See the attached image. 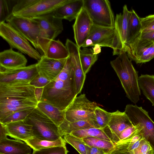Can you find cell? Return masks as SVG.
<instances>
[{"label":"cell","instance_id":"cell-21","mask_svg":"<svg viewBox=\"0 0 154 154\" xmlns=\"http://www.w3.org/2000/svg\"><path fill=\"white\" fill-rule=\"evenodd\" d=\"M83 0H71L55 10L52 13L55 17L69 21L75 19L83 7Z\"/></svg>","mask_w":154,"mask_h":154},{"label":"cell","instance_id":"cell-29","mask_svg":"<svg viewBox=\"0 0 154 154\" xmlns=\"http://www.w3.org/2000/svg\"><path fill=\"white\" fill-rule=\"evenodd\" d=\"M33 150L54 146L66 145L63 138L55 140H50L33 137L25 142Z\"/></svg>","mask_w":154,"mask_h":154},{"label":"cell","instance_id":"cell-16","mask_svg":"<svg viewBox=\"0 0 154 154\" xmlns=\"http://www.w3.org/2000/svg\"><path fill=\"white\" fill-rule=\"evenodd\" d=\"M65 46L69 52V57L74 66L75 87L78 95L83 88L86 75L83 72L81 64L79 55L80 48L68 39L66 40Z\"/></svg>","mask_w":154,"mask_h":154},{"label":"cell","instance_id":"cell-12","mask_svg":"<svg viewBox=\"0 0 154 154\" xmlns=\"http://www.w3.org/2000/svg\"><path fill=\"white\" fill-rule=\"evenodd\" d=\"M39 50L40 29L38 23L32 19L15 16L11 14L6 20Z\"/></svg>","mask_w":154,"mask_h":154},{"label":"cell","instance_id":"cell-31","mask_svg":"<svg viewBox=\"0 0 154 154\" xmlns=\"http://www.w3.org/2000/svg\"><path fill=\"white\" fill-rule=\"evenodd\" d=\"M70 134L79 138L87 137H94L113 142L102 129L89 128L76 131L72 132Z\"/></svg>","mask_w":154,"mask_h":154},{"label":"cell","instance_id":"cell-28","mask_svg":"<svg viewBox=\"0 0 154 154\" xmlns=\"http://www.w3.org/2000/svg\"><path fill=\"white\" fill-rule=\"evenodd\" d=\"M140 18L134 10L129 11L127 38L125 44L130 42L141 34Z\"/></svg>","mask_w":154,"mask_h":154},{"label":"cell","instance_id":"cell-14","mask_svg":"<svg viewBox=\"0 0 154 154\" xmlns=\"http://www.w3.org/2000/svg\"><path fill=\"white\" fill-rule=\"evenodd\" d=\"M71 0H38L31 6L14 15L32 19L52 13Z\"/></svg>","mask_w":154,"mask_h":154},{"label":"cell","instance_id":"cell-10","mask_svg":"<svg viewBox=\"0 0 154 154\" xmlns=\"http://www.w3.org/2000/svg\"><path fill=\"white\" fill-rule=\"evenodd\" d=\"M95 102L88 100L85 94L76 96L65 110V119L70 122L92 120L98 106Z\"/></svg>","mask_w":154,"mask_h":154},{"label":"cell","instance_id":"cell-26","mask_svg":"<svg viewBox=\"0 0 154 154\" xmlns=\"http://www.w3.org/2000/svg\"><path fill=\"white\" fill-rule=\"evenodd\" d=\"M138 81L143 94L154 106V75H141Z\"/></svg>","mask_w":154,"mask_h":154},{"label":"cell","instance_id":"cell-18","mask_svg":"<svg viewBox=\"0 0 154 154\" xmlns=\"http://www.w3.org/2000/svg\"><path fill=\"white\" fill-rule=\"evenodd\" d=\"M68 58L55 60L42 55L41 59L36 63L37 69L39 74L51 81H52L62 71Z\"/></svg>","mask_w":154,"mask_h":154},{"label":"cell","instance_id":"cell-17","mask_svg":"<svg viewBox=\"0 0 154 154\" xmlns=\"http://www.w3.org/2000/svg\"><path fill=\"white\" fill-rule=\"evenodd\" d=\"M93 25L88 13L83 7L73 26L76 44L79 48L88 38Z\"/></svg>","mask_w":154,"mask_h":154},{"label":"cell","instance_id":"cell-7","mask_svg":"<svg viewBox=\"0 0 154 154\" xmlns=\"http://www.w3.org/2000/svg\"><path fill=\"white\" fill-rule=\"evenodd\" d=\"M83 8L93 24L105 27H114L115 19L108 0H83Z\"/></svg>","mask_w":154,"mask_h":154},{"label":"cell","instance_id":"cell-3","mask_svg":"<svg viewBox=\"0 0 154 154\" xmlns=\"http://www.w3.org/2000/svg\"><path fill=\"white\" fill-rule=\"evenodd\" d=\"M110 64L120 80L126 97L134 103H137L141 94L138 72L124 50L110 62Z\"/></svg>","mask_w":154,"mask_h":154},{"label":"cell","instance_id":"cell-48","mask_svg":"<svg viewBox=\"0 0 154 154\" xmlns=\"http://www.w3.org/2000/svg\"><path fill=\"white\" fill-rule=\"evenodd\" d=\"M93 50L94 54L97 55L101 52V47L98 45H96L93 48Z\"/></svg>","mask_w":154,"mask_h":154},{"label":"cell","instance_id":"cell-33","mask_svg":"<svg viewBox=\"0 0 154 154\" xmlns=\"http://www.w3.org/2000/svg\"><path fill=\"white\" fill-rule=\"evenodd\" d=\"M111 112L97 106L94 112L93 121L95 128L103 129L107 126L110 119Z\"/></svg>","mask_w":154,"mask_h":154},{"label":"cell","instance_id":"cell-35","mask_svg":"<svg viewBox=\"0 0 154 154\" xmlns=\"http://www.w3.org/2000/svg\"><path fill=\"white\" fill-rule=\"evenodd\" d=\"M17 1L0 0V23L5 22L12 14Z\"/></svg>","mask_w":154,"mask_h":154},{"label":"cell","instance_id":"cell-32","mask_svg":"<svg viewBox=\"0 0 154 154\" xmlns=\"http://www.w3.org/2000/svg\"><path fill=\"white\" fill-rule=\"evenodd\" d=\"M80 139L87 145L98 148L108 152L112 150L116 144L113 142L94 137H87Z\"/></svg>","mask_w":154,"mask_h":154},{"label":"cell","instance_id":"cell-25","mask_svg":"<svg viewBox=\"0 0 154 154\" xmlns=\"http://www.w3.org/2000/svg\"><path fill=\"white\" fill-rule=\"evenodd\" d=\"M58 127L60 133L62 137L65 135L70 134L76 131L95 128L92 120L70 122L65 119Z\"/></svg>","mask_w":154,"mask_h":154},{"label":"cell","instance_id":"cell-23","mask_svg":"<svg viewBox=\"0 0 154 154\" xmlns=\"http://www.w3.org/2000/svg\"><path fill=\"white\" fill-rule=\"evenodd\" d=\"M37 108L58 127L65 119V110H61L47 103L39 102Z\"/></svg>","mask_w":154,"mask_h":154},{"label":"cell","instance_id":"cell-39","mask_svg":"<svg viewBox=\"0 0 154 154\" xmlns=\"http://www.w3.org/2000/svg\"><path fill=\"white\" fill-rule=\"evenodd\" d=\"M141 26V32L154 31V14L144 17L140 18Z\"/></svg>","mask_w":154,"mask_h":154},{"label":"cell","instance_id":"cell-13","mask_svg":"<svg viewBox=\"0 0 154 154\" xmlns=\"http://www.w3.org/2000/svg\"><path fill=\"white\" fill-rule=\"evenodd\" d=\"M39 75L36 63L14 69L0 68V84H29Z\"/></svg>","mask_w":154,"mask_h":154},{"label":"cell","instance_id":"cell-8","mask_svg":"<svg viewBox=\"0 0 154 154\" xmlns=\"http://www.w3.org/2000/svg\"><path fill=\"white\" fill-rule=\"evenodd\" d=\"M0 35L9 45L11 48L17 49L22 53L38 61L42 55L34 48L20 33L10 24L0 23Z\"/></svg>","mask_w":154,"mask_h":154},{"label":"cell","instance_id":"cell-44","mask_svg":"<svg viewBox=\"0 0 154 154\" xmlns=\"http://www.w3.org/2000/svg\"><path fill=\"white\" fill-rule=\"evenodd\" d=\"M0 141H1L7 138L8 133L5 125L0 123Z\"/></svg>","mask_w":154,"mask_h":154},{"label":"cell","instance_id":"cell-1","mask_svg":"<svg viewBox=\"0 0 154 154\" xmlns=\"http://www.w3.org/2000/svg\"><path fill=\"white\" fill-rule=\"evenodd\" d=\"M74 85V69L69 57L59 74L44 88L40 102L65 110L77 96Z\"/></svg>","mask_w":154,"mask_h":154},{"label":"cell","instance_id":"cell-19","mask_svg":"<svg viewBox=\"0 0 154 154\" xmlns=\"http://www.w3.org/2000/svg\"><path fill=\"white\" fill-rule=\"evenodd\" d=\"M27 62L22 53L11 48L0 53V68L11 69L23 67L26 66Z\"/></svg>","mask_w":154,"mask_h":154},{"label":"cell","instance_id":"cell-20","mask_svg":"<svg viewBox=\"0 0 154 154\" xmlns=\"http://www.w3.org/2000/svg\"><path fill=\"white\" fill-rule=\"evenodd\" d=\"M8 136L16 140L25 142L34 137L32 126L24 120L11 122L5 125Z\"/></svg>","mask_w":154,"mask_h":154},{"label":"cell","instance_id":"cell-5","mask_svg":"<svg viewBox=\"0 0 154 154\" xmlns=\"http://www.w3.org/2000/svg\"><path fill=\"white\" fill-rule=\"evenodd\" d=\"M24 121L32 126L34 137L50 140H55L63 138L60 133L58 126L37 107Z\"/></svg>","mask_w":154,"mask_h":154},{"label":"cell","instance_id":"cell-15","mask_svg":"<svg viewBox=\"0 0 154 154\" xmlns=\"http://www.w3.org/2000/svg\"><path fill=\"white\" fill-rule=\"evenodd\" d=\"M133 125L124 112L117 110L111 112L108 125L102 129L116 144L119 141V137L122 131Z\"/></svg>","mask_w":154,"mask_h":154},{"label":"cell","instance_id":"cell-9","mask_svg":"<svg viewBox=\"0 0 154 154\" xmlns=\"http://www.w3.org/2000/svg\"><path fill=\"white\" fill-rule=\"evenodd\" d=\"M124 112L133 124L139 125L140 134L149 144L154 152V122L148 112L142 107L132 104L127 105Z\"/></svg>","mask_w":154,"mask_h":154},{"label":"cell","instance_id":"cell-49","mask_svg":"<svg viewBox=\"0 0 154 154\" xmlns=\"http://www.w3.org/2000/svg\"><path fill=\"white\" fill-rule=\"evenodd\" d=\"M143 154H154V152L151 148L144 152Z\"/></svg>","mask_w":154,"mask_h":154},{"label":"cell","instance_id":"cell-40","mask_svg":"<svg viewBox=\"0 0 154 154\" xmlns=\"http://www.w3.org/2000/svg\"><path fill=\"white\" fill-rule=\"evenodd\" d=\"M38 0H17L14 5L12 10V14L20 12L29 8Z\"/></svg>","mask_w":154,"mask_h":154},{"label":"cell","instance_id":"cell-45","mask_svg":"<svg viewBox=\"0 0 154 154\" xmlns=\"http://www.w3.org/2000/svg\"><path fill=\"white\" fill-rule=\"evenodd\" d=\"M107 154H128L123 149L120 145L116 144L114 148Z\"/></svg>","mask_w":154,"mask_h":154},{"label":"cell","instance_id":"cell-42","mask_svg":"<svg viewBox=\"0 0 154 154\" xmlns=\"http://www.w3.org/2000/svg\"><path fill=\"white\" fill-rule=\"evenodd\" d=\"M151 148L149 144L143 137L139 146L134 151L133 154H143Z\"/></svg>","mask_w":154,"mask_h":154},{"label":"cell","instance_id":"cell-24","mask_svg":"<svg viewBox=\"0 0 154 154\" xmlns=\"http://www.w3.org/2000/svg\"><path fill=\"white\" fill-rule=\"evenodd\" d=\"M129 11L126 5H125L122 14H117L115 20V27L123 45L127 39Z\"/></svg>","mask_w":154,"mask_h":154},{"label":"cell","instance_id":"cell-30","mask_svg":"<svg viewBox=\"0 0 154 154\" xmlns=\"http://www.w3.org/2000/svg\"><path fill=\"white\" fill-rule=\"evenodd\" d=\"M79 55L82 70L86 75L97 60L98 55L94 54L93 49L84 48L80 49Z\"/></svg>","mask_w":154,"mask_h":154},{"label":"cell","instance_id":"cell-2","mask_svg":"<svg viewBox=\"0 0 154 154\" xmlns=\"http://www.w3.org/2000/svg\"><path fill=\"white\" fill-rule=\"evenodd\" d=\"M35 88L29 83L0 84V122L15 112L37 107Z\"/></svg>","mask_w":154,"mask_h":154},{"label":"cell","instance_id":"cell-41","mask_svg":"<svg viewBox=\"0 0 154 154\" xmlns=\"http://www.w3.org/2000/svg\"><path fill=\"white\" fill-rule=\"evenodd\" d=\"M51 82L45 77L39 75L29 83L35 88H44Z\"/></svg>","mask_w":154,"mask_h":154},{"label":"cell","instance_id":"cell-34","mask_svg":"<svg viewBox=\"0 0 154 154\" xmlns=\"http://www.w3.org/2000/svg\"><path fill=\"white\" fill-rule=\"evenodd\" d=\"M63 137L66 143L72 146L80 154H87L86 144L80 138L70 134L65 135Z\"/></svg>","mask_w":154,"mask_h":154},{"label":"cell","instance_id":"cell-4","mask_svg":"<svg viewBox=\"0 0 154 154\" xmlns=\"http://www.w3.org/2000/svg\"><path fill=\"white\" fill-rule=\"evenodd\" d=\"M96 45L112 48L113 55H119L124 50V45L115 26L105 27L93 24L82 47H94Z\"/></svg>","mask_w":154,"mask_h":154},{"label":"cell","instance_id":"cell-37","mask_svg":"<svg viewBox=\"0 0 154 154\" xmlns=\"http://www.w3.org/2000/svg\"><path fill=\"white\" fill-rule=\"evenodd\" d=\"M68 152L66 145H64L33 150L32 154H67Z\"/></svg>","mask_w":154,"mask_h":154},{"label":"cell","instance_id":"cell-22","mask_svg":"<svg viewBox=\"0 0 154 154\" xmlns=\"http://www.w3.org/2000/svg\"><path fill=\"white\" fill-rule=\"evenodd\" d=\"M30 147L20 140L7 138L0 141V154H31Z\"/></svg>","mask_w":154,"mask_h":154},{"label":"cell","instance_id":"cell-43","mask_svg":"<svg viewBox=\"0 0 154 154\" xmlns=\"http://www.w3.org/2000/svg\"><path fill=\"white\" fill-rule=\"evenodd\" d=\"M87 154H107L108 152L103 149L86 144Z\"/></svg>","mask_w":154,"mask_h":154},{"label":"cell","instance_id":"cell-6","mask_svg":"<svg viewBox=\"0 0 154 154\" xmlns=\"http://www.w3.org/2000/svg\"><path fill=\"white\" fill-rule=\"evenodd\" d=\"M32 19L38 23L40 29L39 51L43 55L46 56L50 43L63 30L62 20L55 17L52 13Z\"/></svg>","mask_w":154,"mask_h":154},{"label":"cell","instance_id":"cell-46","mask_svg":"<svg viewBox=\"0 0 154 154\" xmlns=\"http://www.w3.org/2000/svg\"><path fill=\"white\" fill-rule=\"evenodd\" d=\"M140 36L142 38L147 39L154 42V31L147 32H141Z\"/></svg>","mask_w":154,"mask_h":154},{"label":"cell","instance_id":"cell-27","mask_svg":"<svg viewBox=\"0 0 154 154\" xmlns=\"http://www.w3.org/2000/svg\"><path fill=\"white\" fill-rule=\"evenodd\" d=\"M48 58L60 60L67 58L69 53L66 46L59 40H54L50 43L46 56Z\"/></svg>","mask_w":154,"mask_h":154},{"label":"cell","instance_id":"cell-47","mask_svg":"<svg viewBox=\"0 0 154 154\" xmlns=\"http://www.w3.org/2000/svg\"><path fill=\"white\" fill-rule=\"evenodd\" d=\"M44 88H35V98L38 102L40 101L41 99Z\"/></svg>","mask_w":154,"mask_h":154},{"label":"cell","instance_id":"cell-36","mask_svg":"<svg viewBox=\"0 0 154 154\" xmlns=\"http://www.w3.org/2000/svg\"><path fill=\"white\" fill-rule=\"evenodd\" d=\"M34 109H26L15 112L0 122V123L6 125L12 122L24 120Z\"/></svg>","mask_w":154,"mask_h":154},{"label":"cell","instance_id":"cell-11","mask_svg":"<svg viewBox=\"0 0 154 154\" xmlns=\"http://www.w3.org/2000/svg\"><path fill=\"white\" fill-rule=\"evenodd\" d=\"M140 34L124 45L128 58L136 63H145L154 58V42L140 38Z\"/></svg>","mask_w":154,"mask_h":154},{"label":"cell","instance_id":"cell-38","mask_svg":"<svg viewBox=\"0 0 154 154\" xmlns=\"http://www.w3.org/2000/svg\"><path fill=\"white\" fill-rule=\"evenodd\" d=\"M140 127L139 125L137 124H133L126 128L121 133L119 137V141L136 135L140 134Z\"/></svg>","mask_w":154,"mask_h":154}]
</instances>
